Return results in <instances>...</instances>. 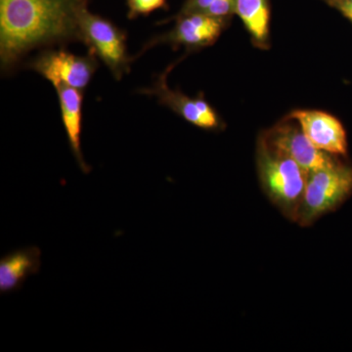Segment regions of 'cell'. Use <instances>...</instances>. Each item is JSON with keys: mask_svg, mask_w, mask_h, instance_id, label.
I'll list each match as a JSON object with an SVG mask.
<instances>
[{"mask_svg": "<svg viewBox=\"0 0 352 352\" xmlns=\"http://www.w3.org/2000/svg\"><path fill=\"white\" fill-rule=\"evenodd\" d=\"M256 168L265 195L287 219L296 222L305 195L307 173L292 157L268 144L263 135L256 146Z\"/></svg>", "mask_w": 352, "mask_h": 352, "instance_id": "cell-2", "label": "cell"}, {"mask_svg": "<svg viewBox=\"0 0 352 352\" xmlns=\"http://www.w3.org/2000/svg\"><path fill=\"white\" fill-rule=\"evenodd\" d=\"M61 108L62 122L69 149L76 163L85 175L91 171V166L85 161L82 149L83 91L61 85L55 87Z\"/></svg>", "mask_w": 352, "mask_h": 352, "instance_id": "cell-10", "label": "cell"}, {"mask_svg": "<svg viewBox=\"0 0 352 352\" xmlns=\"http://www.w3.org/2000/svg\"><path fill=\"white\" fill-rule=\"evenodd\" d=\"M127 18L135 19L139 16H147L159 9L168 7V0H126Z\"/></svg>", "mask_w": 352, "mask_h": 352, "instance_id": "cell-13", "label": "cell"}, {"mask_svg": "<svg viewBox=\"0 0 352 352\" xmlns=\"http://www.w3.org/2000/svg\"><path fill=\"white\" fill-rule=\"evenodd\" d=\"M215 0H186L182 8L180 9L179 13L175 18L190 15V14H205L208 7Z\"/></svg>", "mask_w": 352, "mask_h": 352, "instance_id": "cell-14", "label": "cell"}, {"mask_svg": "<svg viewBox=\"0 0 352 352\" xmlns=\"http://www.w3.org/2000/svg\"><path fill=\"white\" fill-rule=\"evenodd\" d=\"M175 65H170L159 76L151 87L142 88L140 94L155 96L162 105L166 106L185 120L206 131H217L221 127V120L212 106L203 96L191 98L179 90L171 89L168 85V75Z\"/></svg>", "mask_w": 352, "mask_h": 352, "instance_id": "cell-8", "label": "cell"}, {"mask_svg": "<svg viewBox=\"0 0 352 352\" xmlns=\"http://www.w3.org/2000/svg\"><path fill=\"white\" fill-rule=\"evenodd\" d=\"M289 119L298 122L310 142L321 151L346 156V132L337 118L322 111L296 110Z\"/></svg>", "mask_w": 352, "mask_h": 352, "instance_id": "cell-9", "label": "cell"}, {"mask_svg": "<svg viewBox=\"0 0 352 352\" xmlns=\"http://www.w3.org/2000/svg\"><path fill=\"white\" fill-rule=\"evenodd\" d=\"M80 32L82 43L110 69L116 80H122L131 72L133 58L127 54L126 32L88 9L80 18Z\"/></svg>", "mask_w": 352, "mask_h": 352, "instance_id": "cell-4", "label": "cell"}, {"mask_svg": "<svg viewBox=\"0 0 352 352\" xmlns=\"http://www.w3.org/2000/svg\"><path fill=\"white\" fill-rule=\"evenodd\" d=\"M41 251L28 247L10 252L0 259V293L8 294L22 288L25 280L38 274L41 266Z\"/></svg>", "mask_w": 352, "mask_h": 352, "instance_id": "cell-11", "label": "cell"}, {"mask_svg": "<svg viewBox=\"0 0 352 352\" xmlns=\"http://www.w3.org/2000/svg\"><path fill=\"white\" fill-rule=\"evenodd\" d=\"M263 138L275 149L283 152L287 156L300 164L308 173L327 168L337 162L338 156L321 151L315 147L303 133L295 120L289 119L264 131Z\"/></svg>", "mask_w": 352, "mask_h": 352, "instance_id": "cell-6", "label": "cell"}, {"mask_svg": "<svg viewBox=\"0 0 352 352\" xmlns=\"http://www.w3.org/2000/svg\"><path fill=\"white\" fill-rule=\"evenodd\" d=\"M175 19V28L148 41L139 56L159 44H168L173 48L184 46L187 50H200L212 45L226 29L228 18L214 17L207 14H190Z\"/></svg>", "mask_w": 352, "mask_h": 352, "instance_id": "cell-7", "label": "cell"}, {"mask_svg": "<svg viewBox=\"0 0 352 352\" xmlns=\"http://www.w3.org/2000/svg\"><path fill=\"white\" fill-rule=\"evenodd\" d=\"M256 45L264 48L270 36V10L268 0H237L236 12Z\"/></svg>", "mask_w": 352, "mask_h": 352, "instance_id": "cell-12", "label": "cell"}, {"mask_svg": "<svg viewBox=\"0 0 352 352\" xmlns=\"http://www.w3.org/2000/svg\"><path fill=\"white\" fill-rule=\"evenodd\" d=\"M323 1L339 11L352 23V0H323Z\"/></svg>", "mask_w": 352, "mask_h": 352, "instance_id": "cell-15", "label": "cell"}, {"mask_svg": "<svg viewBox=\"0 0 352 352\" xmlns=\"http://www.w3.org/2000/svg\"><path fill=\"white\" fill-rule=\"evenodd\" d=\"M28 67L39 74L53 85H67L85 90L98 69V58L88 51L85 56L69 51L48 50L41 51Z\"/></svg>", "mask_w": 352, "mask_h": 352, "instance_id": "cell-5", "label": "cell"}, {"mask_svg": "<svg viewBox=\"0 0 352 352\" xmlns=\"http://www.w3.org/2000/svg\"><path fill=\"white\" fill-rule=\"evenodd\" d=\"M89 0H0V64L11 73L34 50L82 43Z\"/></svg>", "mask_w": 352, "mask_h": 352, "instance_id": "cell-1", "label": "cell"}, {"mask_svg": "<svg viewBox=\"0 0 352 352\" xmlns=\"http://www.w3.org/2000/svg\"><path fill=\"white\" fill-rule=\"evenodd\" d=\"M352 195V166L338 160L327 168L308 173L296 223L312 226Z\"/></svg>", "mask_w": 352, "mask_h": 352, "instance_id": "cell-3", "label": "cell"}]
</instances>
